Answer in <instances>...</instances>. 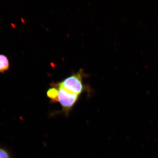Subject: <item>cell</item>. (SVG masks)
<instances>
[{"mask_svg":"<svg viewBox=\"0 0 158 158\" xmlns=\"http://www.w3.org/2000/svg\"><path fill=\"white\" fill-rule=\"evenodd\" d=\"M58 90L54 88L50 89L47 92L48 96L53 99L58 100Z\"/></svg>","mask_w":158,"mask_h":158,"instance_id":"4","label":"cell"},{"mask_svg":"<svg viewBox=\"0 0 158 158\" xmlns=\"http://www.w3.org/2000/svg\"><path fill=\"white\" fill-rule=\"evenodd\" d=\"M9 67V63L7 57L4 55L0 54V73L7 71Z\"/></svg>","mask_w":158,"mask_h":158,"instance_id":"3","label":"cell"},{"mask_svg":"<svg viewBox=\"0 0 158 158\" xmlns=\"http://www.w3.org/2000/svg\"><path fill=\"white\" fill-rule=\"evenodd\" d=\"M67 36H68V37H69V35L68 34H67Z\"/></svg>","mask_w":158,"mask_h":158,"instance_id":"8","label":"cell"},{"mask_svg":"<svg viewBox=\"0 0 158 158\" xmlns=\"http://www.w3.org/2000/svg\"><path fill=\"white\" fill-rule=\"evenodd\" d=\"M11 25H12V26L13 27V28H15V25L13 24L12 23V24H11Z\"/></svg>","mask_w":158,"mask_h":158,"instance_id":"7","label":"cell"},{"mask_svg":"<svg viewBox=\"0 0 158 158\" xmlns=\"http://www.w3.org/2000/svg\"><path fill=\"white\" fill-rule=\"evenodd\" d=\"M21 20L23 23H25V21L24 19L23 18H21Z\"/></svg>","mask_w":158,"mask_h":158,"instance_id":"6","label":"cell"},{"mask_svg":"<svg viewBox=\"0 0 158 158\" xmlns=\"http://www.w3.org/2000/svg\"><path fill=\"white\" fill-rule=\"evenodd\" d=\"M83 71L81 69L77 73L65 79L60 85L71 92L79 95L84 90L82 81Z\"/></svg>","mask_w":158,"mask_h":158,"instance_id":"1","label":"cell"},{"mask_svg":"<svg viewBox=\"0 0 158 158\" xmlns=\"http://www.w3.org/2000/svg\"><path fill=\"white\" fill-rule=\"evenodd\" d=\"M79 95L73 93L59 85L58 100L61 105L64 111L68 112L77 100Z\"/></svg>","mask_w":158,"mask_h":158,"instance_id":"2","label":"cell"},{"mask_svg":"<svg viewBox=\"0 0 158 158\" xmlns=\"http://www.w3.org/2000/svg\"><path fill=\"white\" fill-rule=\"evenodd\" d=\"M0 158H10L7 152L1 148H0Z\"/></svg>","mask_w":158,"mask_h":158,"instance_id":"5","label":"cell"}]
</instances>
